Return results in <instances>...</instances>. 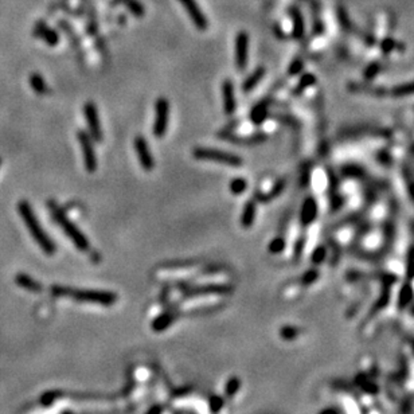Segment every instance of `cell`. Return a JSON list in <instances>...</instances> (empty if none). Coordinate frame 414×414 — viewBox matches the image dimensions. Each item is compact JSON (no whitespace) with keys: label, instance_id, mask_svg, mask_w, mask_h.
Wrapping results in <instances>:
<instances>
[{"label":"cell","instance_id":"obj_1","mask_svg":"<svg viewBox=\"0 0 414 414\" xmlns=\"http://www.w3.org/2000/svg\"><path fill=\"white\" fill-rule=\"evenodd\" d=\"M18 213H19L22 221L26 223L27 226L28 231L31 234L32 240L39 245V248L42 249L44 254H51L55 253V245L54 242L51 241V238L48 237V234L46 233L40 225V222L38 221L34 210L31 209V205L28 203L27 201H20L18 203Z\"/></svg>","mask_w":414,"mask_h":414},{"label":"cell","instance_id":"obj_2","mask_svg":"<svg viewBox=\"0 0 414 414\" xmlns=\"http://www.w3.org/2000/svg\"><path fill=\"white\" fill-rule=\"evenodd\" d=\"M50 214H51L52 219L60 225V227L64 230V233L70 238V241L77 246V249L81 252H89L90 249V244H89L88 238L85 237V234L77 227L76 223L70 221V218L66 215L62 207L58 203L52 201H48L47 203Z\"/></svg>","mask_w":414,"mask_h":414},{"label":"cell","instance_id":"obj_3","mask_svg":"<svg viewBox=\"0 0 414 414\" xmlns=\"http://www.w3.org/2000/svg\"><path fill=\"white\" fill-rule=\"evenodd\" d=\"M51 290L55 296L72 294L81 302L96 303V304H104V306H110L117 299L116 294L112 292H102V290H70L62 286H52Z\"/></svg>","mask_w":414,"mask_h":414},{"label":"cell","instance_id":"obj_4","mask_svg":"<svg viewBox=\"0 0 414 414\" xmlns=\"http://www.w3.org/2000/svg\"><path fill=\"white\" fill-rule=\"evenodd\" d=\"M193 156L198 160H210L219 163V164L229 165V167H241L244 164V160L238 155L225 152L221 149L206 148V147H198L193 151Z\"/></svg>","mask_w":414,"mask_h":414},{"label":"cell","instance_id":"obj_5","mask_svg":"<svg viewBox=\"0 0 414 414\" xmlns=\"http://www.w3.org/2000/svg\"><path fill=\"white\" fill-rule=\"evenodd\" d=\"M169 102L165 97H159L155 104V123H153V135L160 139L164 137L168 128Z\"/></svg>","mask_w":414,"mask_h":414},{"label":"cell","instance_id":"obj_6","mask_svg":"<svg viewBox=\"0 0 414 414\" xmlns=\"http://www.w3.org/2000/svg\"><path fill=\"white\" fill-rule=\"evenodd\" d=\"M77 139L80 141L81 151H82V157H84V165L85 169L88 172H94L98 165L97 161L96 152H94V147H93V140L90 135L86 131H78L77 132Z\"/></svg>","mask_w":414,"mask_h":414},{"label":"cell","instance_id":"obj_7","mask_svg":"<svg viewBox=\"0 0 414 414\" xmlns=\"http://www.w3.org/2000/svg\"><path fill=\"white\" fill-rule=\"evenodd\" d=\"M84 116L86 125H88V133L90 135L93 141L101 143L102 141V128H101L100 116L97 106L93 102H86L84 105Z\"/></svg>","mask_w":414,"mask_h":414},{"label":"cell","instance_id":"obj_8","mask_svg":"<svg viewBox=\"0 0 414 414\" xmlns=\"http://www.w3.org/2000/svg\"><path fill=\"white\" fill-rule=\"evenodd\" d=\"M249 58V35L245 31H240L234 40V60L238 72H244L248 66Z\"/></svg>","mask_w":414,"mask_h":414},{"label":"cell","instance_id":"obj_9","mask_svg":"<svg viewBox=\"0 0 414 414\" xmlns=\"http://www.w3.org/2000/svg\"><path fill=\"white\" fill-rule=\"evenodd\" d=\"M135 151H136V156L139 159L141 168L145 171H152L155 168V159L149 151L148 143L144 136H137L135 139Z\"/></svg>","mask_w":414,"mask_h":414},{"label":"cell","instance_id":"obj_10","mask_svg":"<svg viewBox=\"0 0 414 414\" xmlns=\"http://www.w3.org/2000/svg\"><path fill=\"white\" fill-rule=\"evenodd\" d=\"M181 4L183 7L186 8V11L189 14L190 19L193 20L194 26L201 30V31H205L209 28V19L206 18L205 14L202 12L201 7L198 6L197 0H179Z\"/></svg>","mask_w":414,"mask_h":414},{"label":"cell","instance_id":"obj_11","mask_svg":"<svg viewBox=\"0 0 414 414\" xmlns=\"http://www.w3.org/2000/svg\"><path fill=\"white\" fill-rule=\"evenodd\" d=\"M222 101H223V112L230 116L235 112L237 104L234 97V85L230 80H225L222 84Z\"/></svg>","mask_w":414,"mask_h":414},{"label":"cell","instance_id":"obj_12","mask_svg":"<svg viewBox=\"0 0 414 414\" xmlns=\"http://www.w3.org/2000/svg\"><path fill=\"white\" fill-rule=\"evenodd\" d=\"M34 32H35L36 36H39L40 39H43L48 46H56L58 42H60L58 34L48 27L47 24H44L43 22H39V23L36 24Z\"/></svg>","mask_w":414,"mask_h":414},{"label":"cell","instance_id":"obj_13","mask_svg":"<svg viewBox=\"0 0 414 414\" xmlns=\"http://www.w3.org/2000/svg\"><path fill=\"white\" fill-rule=\"evenodd\" d=\"M254 218H256V202L249 201L246 202L242 210V217H241V225L246 229H249L250 226L253 225Z\"/></svg>","mask_w":414,"mask_h":414},{"label":"cell","instance_id":"obj_14","mask_svg":"<svg viewBox=\"0 0 414 414\" xmlns=\"http://www.w3.org/2000/svg\"><path fill=\"white\" fill-rule=\"evenodd\" d=\"M28 81H30V86H31L32 90H34L36 94L43 96V94H47L48 90H50L47 82H46L43 77L40 76V74H38V73H32L31 76H30V78H28Z\"/></svg>","mask_w":414,"mask_h":414},{"label":"cell","instance_id":"obj_15","mask_svg":"<svg viewBox=\"0 0 414 414\" xmlns=\"http://www.w3.org/2000/svg\"><path fill=\"white\" fill-rule=\"evenodd\" d=\"M264 73H265V70H264V68H258L256 69L252 74H250L248 78L245 80V82H244V85H242V90L245 93L248 92H252L256 86H257V84L261 81V78L264 77Z\"/></svg>","mask_w":414,"mask_h":414},{"label":"cell","instance_id":"obj_16","mask_svg":"<svg viewBox=\"0 0 414 414\" xmlns=\"http://www.w3.org/2000/svg\"><path fill=\"white\" fill-rule=\"evenodd\" d=\"M266 116H268V106H266L265 102L257 104L252 109V112H250V120L256 125L262 124L265 121Z\"/></svg>","mask_w":414,"mask_h":414},{"label":"cell","instance_id":"obj_17","mask_svg":"<svg viewBox=\"0 0 414 414\" xmlns=\"http://www.w3.org/2000/svg\"><path fill=\"white\" fill-rule=\"evenodd\" d=\"M15 280L16 284L19 286H22V288H24V289L31 290V292H39L40 290L39 284H38L35 280H32V278L30 277V276H27V274L19 273L16 276Z\"/></svg>","mask_w":414,"mask_h":414},{"label":"cell","instance_id":"obj_18","mask_svg":"<svg viewBox=\"0 0 414 414\" xmlns=\"http://www.w3.org/2000/svg\"><path fill=\"white\" fill-rule=\"evenodd\" d=\"M248 189V182L244 178H235L230 182V191L234 195H240V194L245 193V190Z\"/></svg>","mask_w":414,"mask_h":414},{"label":"cell","instance_id":"obj_19","mask_svg":"<svg viewBox=\"0 0 414 414\" xmlns=\"http://www.w3.org/2000/svg\"><path fill=\"white\" fill-rule=\"evenodd\" d=\"M123 3L137 18H141V16L144 15V7L137 0H123Z\"/></svg>","mask_w":414,"mask_h":414},{"label":"cell","instance_id":"obj_20","mask_svg":"<svg viewBox=\"0 0 414 414\" xmlns=\"http://www.w3.org/2000/svg\"><path fill=\"white\" fill-rule=\"evenodd\" d=\"M315 215V202H312L311 199L304 203L303 206V213H302V221L304 223H308V222L312 219V217Z\"/></svg>","mask_w":414,"mask_h":414},{"label":"cell","instance_id":"obj_21","mask_svg":"<svg viewBox=\"0 0 414 414\" xmlns=\"http://www.w3.org/2000/svg\"><path fill=\"white\" fill-rule=\"evenodd\" d=\"M284 246H285V242H284L282 238H274L273 241L269 244V252H272V253H280L284 249Z\"/></svg>","mask_w":414,"mask_h":414},{"label":"cell","instance_id":"obj_22","mask_svg":"<svg viewBox=\"0 0 414 414\" xmlns=\"http://www.w3.org/2000/svg\"><path fill=\"white\" fill-rule=\"evenodd\" d=\"M293 16H294V36L296 38H299V36L302 35V31H303V24H302V18H300V15H299V11L298 10H293Z\"/></svg>","mask_w":414,"mask_h":414},{"label":"cell","instance_id":"obj_23","mask_svg":"<svg viewBox=\"0 0 414 414\" xmlns=\"http://www.w3.org/2000/svg\"><path fill=\"white\" fill-rule=\"evenodd\" d=\"M0 165H2V159H0Z\"/></svg>","mask_w":414,"mask_h":414}]
</instances>
